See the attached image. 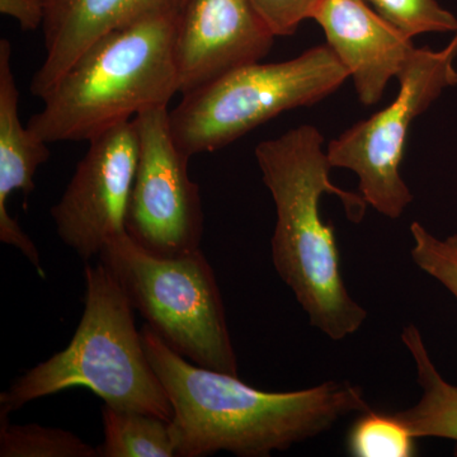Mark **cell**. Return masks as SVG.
Here are the masks:
<instances>
[{"instance_id": "6da1fadb", "label": "cell", "mask_w": 457, "mask_h": 457, "mask_svg": "<svg viewBox=\"0 0 457 457\" xmlns=\"http://www.w3.org/2000/svg\"><path fill=\"white\" fill-rule=\"evenodd\" d=\"M141 337L173 407L170 427L179 457L220 451L269 457L327 432L343 417L371 409L363 390L348 381H326L297 392H263L237 376L185 359L147 324Z\"/></svg>"}, {"instance_id": "7a4b0ae2", "label": "cell", "mask_w": 457, "mask_h": 457, "mask_svg": "<svg viewBox=\"0 0 457 457\" xmlns=\"http://www.w3.org/2000/svg\"><path fill=\"white\" fill-rule=\"evenodd\" d=\"M323 145V134L315 126L302 125L262 141L254 155L276 204L270 240L276 272L312 326L332 341H343L362 327L368 312L345 287L335 228L323 221L320 201L324 194L338 197L352 222L362 221L368 204L361 195L333 185V165Z\"/></svg>"}, {"instance_id": "3957f363", "label": "cell", "mask_w": 457, "mask_h": 457, "mask_svg": "<svg viewBox=\"0 0 457 457\" xmlns=\"http://www.w3.org/2000/svg\"><path fill=\"white\" fill-rule=\"evenodd\" d=\"M180 11L114 29L83 54L42 98L29 129L46 143L89 141L179 93L176 35Z\"/></svg>"}, {"instance_id": "277c9868", "label": "cell", "mask_w": 457, "mask_h": 457, "mask_svg": "<svg viewBox=\"0 0 457 457\" xmlns=\"http://www.w3.org/2000/svg\"><path fill=\"white\" fill-rule=\"evenodd\" d=\"M79 326L68 347L17 378L0 394V413L33 400L87 387L108 407L171 420L173 407L147 360L134 306L104 264H86Z\"/></svg>"}, {"instance_id": "5b68a950", "label": "cell", "mask_w": 457, "mask_h": 457, "mask_svg": "<svg viewBox=\"0 0 457 457\" xmlns=\"http://www.w3.org/2000/svg\"><path fill=\"white\" fill-rule=\"evenodd\" d=\"M98 257L171 350L203 368L237 376L220 288L201 249L161 257L125 233L110 240Z\"/></svg>"}, {"instance_id": "8992f818", "label": "cell", "mask_w": 457, "mask_h": 457, "mask_svg": "<svg viewBox=\"0 0 457 457\" xmlns=\"http://www.w3.org/2000/svg\"><path fill=\"white\" fill-rule=\"evenodd\" d=\"M348 78L327 44L286 62L242 66L183 96L170 111L171 132L189 158L216 152L286 111L329 97Z\"/></svg>"}, {"instance_id": "52a82bcc", "label": "cell", "mask_w": 457, "mask_h": 457, "mask_svg": "<svg viewBox=\"0 0 457 457\" xmlns=\"http://www.w3.org/2000/svg\"><path fill=\"white\" fill-rule=\"evenodd\" d=\"M457 31L445 49H414L398 74L399 92L389 106L357 122L327 146L333 168L359 177L360 195L376 212L399 219L413 201L400 173L411 123L445 89L457 86Z\"/></svg>"}, {"instance_id": "ba28073f", "label": "cell", "mask_w": 457, "mask_h": 457, "mask_svg": "<svg viewBox=\"0 0 457 457\" xmlns=\"http://www.w3.org/2000/svg\"><path fill=\"white\" fill-rule=\"evenodd\" d=\"M140 153L132 185L126 233L161 257L201 249L204 212L200 187L188 173L189 156L177 145L168 107L135 117Z\"/></svg>"}, {"instance_id": "9c48e42d", "label": "cell", "mask_w": 457, "mask_h": 457, "mask_svg": "<svg viewBox=\"0 0 457 457\" xmlns=\"http://www.w3.org/2000/svg\"><path fill=\"white\" fill-rule=\"evenodd\" d=\"M51 218L62 242L88 262L113 237L126 233L140 144L135 120L88 141Z\"/></svg>"}, {"instance_id": "30bf717a", "label": "cell", "mask_w": 457, "mask_h": 457, "mask_svg": "<svg viewBox=\"0 0 457 457\" xmlns=\"http://www.w3.org/2000/svg\"><path fill=\"white\" fill-rule=\"evenodd\" d=\"M275 37L249 0H186L176 35L180 95L261 62Z\"/></svg>"}, {"instance_id": "8fae6325", "label": "cell", "mask_w": 457, "mask_h": 457, "mask_svg": "<svg viewBox=\"0 0 457 457\" xmlns=\"http://www.w3.org/2000/svg\"><path fill=\"white\" fill-rule=\"evenodd\" d=\"M311 20L347 69L363 106L378 104L416 49L413 40L387 22L365 0H317Z\"/></svg>"}, {"instance_id": "7c38bea8", "label": "cell", "mask_w": 457, "mask_h": 457, "mask_svg": "<svg viewBox=\"0 0 457 457\" xmlns=\"http://www.w3.org/2000/svg\"><path fill=\"white\" fill-rule=\"evenodd\" d=\"M186 0H45L44 62L31 82L44 98L99 38L150 14L182 11Z\"/></svg>"}, {"instance_id": "4fadbf2b", "label": "cell", "mask_w": 457, "mask_h": 457, "mask_svg": "<svg viewBox=\"0 0 457 457\" xmlns=\"http://www.w3.org/2000/svg\"><path fill=\"white\" fill-rule=\"evenodd\" d=\"M11 57V42L3 38L0 40V242L18 249L31 262L40 278H46L37 246L8 212V200L13 192L21 191L27 198L35 191L36 171L51 155L49 143L21 122L20 92Z\"/></svg>"}, {"instance_id": "5bb4252c", "label": "cell", "mask_w": 457, "mask_h": 457, "mask_svg": "<svg viewBox=\"0 0 457 457\" xmlns=\"http://www.w3.org/2000/svg\"><path fill=\"white\" fill-rule=\"evenodd\" d=\"M402 341L413 357L417 369V381L422 396L416 405L396 411L414 436L446 438L457 445V386L445 380L436 368L420 335L414 324H409L402 332ZM457 451V449H456Z\"/></svg>"}, {"instance_id": "9a60e30c", "label": "cell", "mask_w": 457, "mask_h": 457, "mask_svg": "<svg viewBox=\"0 0 457 457\" xmlns=\"http://www.w3.org/2000/svg\"><path fill=\"white\" fill-rule=\"evenodd\" d=\"M102 423L99 457H179L170 420L104 404Z\"/></svg>"}, {"instance_id": "2e32d148", "label": "cell", "mask_w": 457, "mask_h": 457, "mask_svg": "<svg viewBox=\"0 0 457 457\" xmlns=\"http://www.w3.org/2000/svg\"><path fill=\"white\" fill-rule=\"evenodd\" d=\"M0 413V457H99L97 449L65 429L12 425Z\"/></svg>"}, {"instance_id": "e0dca14e", "label": "cell", "mask_w": 457, "mask_h": 457, "mask_svg": "<svg viewBox=\"0 0 457 457\" xmlns=\"http://www.w3.org/2000/svg\"><path fill=\"white\" fill-rule=\"evenodd\" d=\"M418 438L396 413L370 409L351 427L347 449L354 457H411Z\"/></svg>"}, {"instance_id": "ac0fdd59", "label": "cell", "mask_w": 457, "mask_h": 457, "mask_svg": "<svg viewBox=\"0 0 457 457\" xmlns=\"http://www.w3.org/2000/svg\"><path fill=\"white\" fill-rule=\"evenodd\" d=\"M407 37L457 31V18L436 0H365Z\"/></svg>"}, {"instance_id": "d6986e66", "label": "cell", "mask_w": 457, "mask_h": 457, "mask_svg": "<svg viewBox=\"0 0 457 457\" xmlns=\"http://www.w3.org/2000/svg\"><path fill=\"white\" fill-rule=\"evenodd\" d=\"M411 234L414 263L441 282L457 299V234L438 239L417 221L411 225Z\"/></svg>"}, {"instance_id": "ffe728a7", "label": "cell", "mask_w": 457, "mask_h": 457, "mask_svg": "<svg viewBox=\"0 0 457 457\" xmlns=\"http://www.w3.org/2000/svg\"><path fill=\"white\" fill-rule=\"evenodd\" d=\"M273 35H295L303 21L311 20L317 0H249Z\"/></svg>"}, {"instance_id": "44dd1931", "label": "cell", "mask_w": 457, "mask_h": 457, "mask_svg": "<svg viewBox=\"0 0 457 457\" xmlns=\"http://www.w3.org/2000/svg\"><path fill=\"white\" fill-rule=\"evenodd\" d=\"M0 12L17 20L23 31H33L44 25L45 0H0Z\"/></svg>"}]
</instances>
